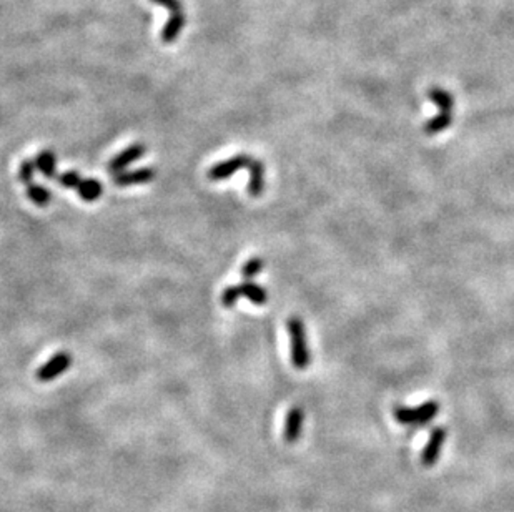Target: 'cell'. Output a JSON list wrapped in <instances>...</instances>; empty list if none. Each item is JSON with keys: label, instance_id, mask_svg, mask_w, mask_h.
<instances>
[{"label": "cell", "instance_id": "obj_1", "mask_svg": "<svg viewBox=\"0 0 514 512\" xmlns=\"http://www.w3.org/2000/svg\"><path fill=\"white\" fill-rule=\"evenodd\" d=\"M286 329L291 343V363L296 369H307L310 366V350L303 321L296 316H291L286 321Z\"/></svg>", "mask_w": 514, "mask_h": 512}, {"label": "cell", "instance_id": "obj_2", "mask_svg": "<svg viewBox=\"0 0 514 512\" xmlns=\"http://www.w3.org/2000/svg\"><path fill=\"white\" fill-rule=\"evenodd\" d=\"M440 413V403L428 401L418 408H396L394 409V420L401 424H426Z\"/></svg>", "mask_w": 514, "mask_h": 512}, {"label": "cell", "instance_id": "obj_3", "mask_svg": "<svg viewBox=\"0 0 514 512\" xmlns=\"http://www.w3.org/2000/svg\"><path fill=\"white\" fill-rule=\"evenodd\" d=\"M250 162L251 158L246 157V155H237V157H232L225 160V162L216 163L215 167H211L210 170H208V178L214 181L227 180V178L232 177L233 173H237L238 170H242V168H248Z\"/></svg>", "mask_w": 514, "mask_h": 512}, {"label": "cell", "instance_id": "obj_4", "mask_svg": "<svg viewBox=\"0 0 514 512\" xmlns=\"http://www.w3.org/2000/svg\"><path fill=\"white\" fill-rule=\"evenodd\" d=\"M72 364V356L69 353H57L37 371V380L42 382L52 381L65 373Z\"/></svg>", "mask_w": 514, "mask_h": 512}, {"label": "cell", "instance_id": "obj_5", "mask_svg": "<svg viewBox=\"0 0 514 512\" xmlns=\"http://www.w3.org/2000/svg\"><path fill=\"white\" fill-rule=\"evenodd\" d=\"M145 151H147V148H145L144 145H140V144L130 145L128 148L120 151L117 157H113L112 160H110L109 172L113 173V175H117V173H122L128 167V165L137 162V160H139L140 157H144Z\"/></svg>", "mask_w": 514, "mask_h": 512}, {"label": "cell", "instance_id": "obj_6", "mask_svg": "<svg viewBox=\"0 0 514 512\" xmlns=\"http://www.w3.org/2000/svg\"><path fill=\"white\" fill-rule=\"evenodd\" d=\"M445 439H446L445 427L441 426L434 427L431 431V436H429L426 448H424L423 452H421V462H423L424 466H433L434 462L438 461L443 444H445Z\"/></svg>", "mask_w": 514, "mask_h": 512}, {"label": "cell", "instance_id": "obj_7", "mask_svg": "<svg viewBox=\"0 0 514 512\" xmlns=\"http://www.w3.org/2000/svg\"><path fill=\"white\" fill-rule=\"evenodd\" d=\"M155 178V172L152 168H140L135 172H122L113 175V184L118 186H130V185H141L148 184Z\"/></svg>", "mask_w": 514, "mask_h": 512}, {"label": "cell", "instance_id": "obj_8", "mask_svg": "<svg viewBox=\"0 0 514 512\" xmlns=\"http://www.w3.org/2000/svg\"><path fill=\"white\" fill-rule=\"evenodd\" d=\"M248 170H250V180H248V193L251 197H260L265 190V165L260 160L251 158L250 165H248Z\"/></svg>", "mask_w": 514, "mask_h": 512}, {"label": "cell", "instance_id": "obj_9", "mask_svg": "<svg viewBox=\"0 0 514 512\" xmlns=\"http://www.w3.org/2000/svg\"><path fill=\"white\" fill-rule=\"evenodd\" d=\"M301 426H303V411L300 408H291L286 414L285 421V441L286 443H295L301 434Z\"/></svg>", "mask_w": 514, "mask_h": 512}, {"label": "cell", "instance_id": "obj_10", "mask_svg": "<svg viewBox=\"0 0 514 512\" xmlns=\"http://www.w3.org/2000/svg\"><path fill=\"white\" fill-rule=\"evenodd\" d=\"M185 24H187V15H185V12L168 17V22L162 30V40H163V42H165V43L175 42L176 37H179V35L181 34V30H183Z\"/></svg>", "mask_w": 514, "mask_h": 512}, {"label": "cell", "instance_id": "obj_11", "mask_svg": "<svg viewBox=\"0 0 514 512\" xmlns=\"http://www.w3.org/2000/svg\"><path fill=\"white\" fill-rule=\"evenodd\" d=\"M428 97H429V100H431L434 105H438V109H440L441 112L453 113L454 100H453V97H451V93H447L446 90H443V88L433 87V88H429Z\"/></svg>", "mask_w": 514, "mask_h": 512}, {"label": "cell", "instance_id": "obj_12", "mask_svg": "<svg viewBox=\"0 0 514 512\" xmlns=\"http://www.w3.org/2000/svg\"><path fill=\"white\" fill-rule=\"evenodd\" d=\"M35 167H37L47 178H55L57 157L54 151L43 150L42 153H39L37 158H35Z\"/></svg>", "mask_w": 514, "mask_h": 512}, {"label": "cell", "instance_id": "obj_13", "mask_svg": "<svg viewBox=\"0 0 514 512\" xmlns=\"http://www.w3.org/2000/svg\"><path fill=\"white\" fill-rule=\"evenodd\" d=\"M240 289H242V296L248 298V300H250L251 303H255V305H265L268 300L267 289L258 286V284L251 282V279H248V282L240 284Z\"/></svg>", "mask_w": 514, "mask_h": 512}, {"label": "cell", "instance_id": "obj_14", "mask_svg": "<svg viewBox=\"0 0 514 512\" xmlns=\"http://www.w3.org/2000/svg\"><path fill=\"white\" fill-rule=\"evenodd\" d=\"M77 191L81 195V198L85 200V202H95V200L100 198L104 188H102L100 181L92 178V180H82L81 185L77 186Z\"/></svg>", "mask_w": 514, "mask_h": 512}, {"label": "cell", "instance_id": "obj_15", "mask_svg": "<svg viewBox=\"0 0 514 512\" xmlns=\"http://www.w3.org/2000/svg\"><path fill=\"white\" fill-rule=\"evenodd\" d=\"M451 123H453V113L440 112L436 117L428 120L426 125H424V132H426L428 135H434V133H440L443 130H446Z\"/></svg>", "mask_w": 514, "mask_h": 512}, {"label": "cell", "instance_id": "obj_16", "mask_svg": "<svg viewBox=\"0 0 514 512\" xmlns=\"http://www.w3.org/2000/svg\"><path fill=\"white\" fill-rule=\"evenodd\" d=\"M27 197L32 200L34 205L37 207H47L52 200V193L43 185H27Z\"/></svg>", "mask_w": 514, "mask_h": 512}, {"label": "cell", "instance_id": "obj_17", "mask_svg": "<svg viewBox=\"0 0 514 512\" xmlns=\"http://www.w3.org/2000/svg\"><path fill=\"white\" fill-rule=\"evenodd\" d=\"M263 265H265V261L261 260V258H258V256L250 258V260H248L245 265H243L242 276L246 279V282H248V279H253L255 276L258 275L261 270H263Z\"/></svg>", "mask_w": 514, "mask_h": 512}, {"label": "cell", "instance_id": "obj_18", "mask_svg": "<svg viewBox=\"0 0 514 512\" xmlns=\"http://www.w3.org/2000/svg\"><path fill=\"white\" fill-rule=\"evenodd\" d=\"M242 298V289L240 286H228L221 293V305L225 308H232V306Z\"/></svg>", "mask_w": 514, "mask_h": 512}, {"label": "cell", "instance_id": "obj_19", "mask_svg": "<svg viewBox=\"0 0 514 512\" xmlns=\"http://www.w3.org/2000/svg\"><path fill=\"white\" fill-rule=\"evenodd\" d=\"M55 178H57V180H59V184L62 186H65V188H77V186L81 185V181H82L81 173H77V172H74V170L72 172L62 173V175L55 177Z\"/></svg>", "mask_w": 514, "mask_h": 512}, {"label": "cell", "instance_id": "obj_20", "mask_svg": "<svg viewBox=\"0 0 514 512\" xmlns=\"http://www.w3.org/2000/svg\"><path fill=\"white\" fill-rule=\"evenodd\" d=\"M35 162L32 160H24L20 165V170H19V178L22 184L30 185L32 184V178H34V170H35Z\"/></svg>", "mask_w": 514, "mask_h": 512}, {"label": "cell", "instance_id": "obj_21", "mask_svg": "<svg viewBox=\"0 0 514 512\" xmlns=\"http://www.w3.org/2000/svg\"><path fill=\"white\" fill-rule=\"evenodd\" d=\"M153 4L160 6L163 8H167L170 12V15H176V13H183V6H181L180 0H152Z\"/></svg>", "mask_w": 514, "mask_h": 512}]
</instances>
